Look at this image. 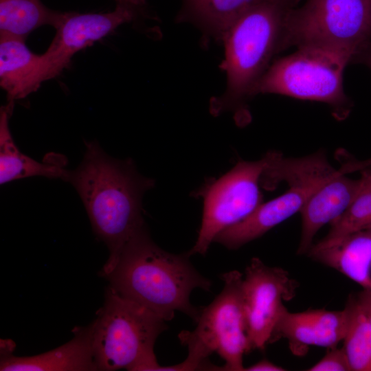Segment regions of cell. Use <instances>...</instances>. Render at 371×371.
Instances as JSON below:
<instances>
[{
    "label": "cell",
    "instance_id": "obj_8",
    "mask_svg": "<svg viewBox=\"0 0 371 371\" xmlns=\"http://www.w3.org/2000/svg\"><path fill=\"white\" fill-rule=\"evenodd\" d=\"M269 153L257 161H239L202 190L203 212L196 241L190 254L205 255L216 236L247 218L261 203L260 186Z\"/></svg>",
    "mask_w": 371,
    "mask_h": 371
},
{
    "label": "cell",
    "instance_id": "obj_13",
    "mask_svg": "<svg viewBox=\"0 0 371 371\" xmlns=\"http://www.w3.org/2000/svg\"><path fill=\"white\" fill-rule=\"evenodd\" d=\"M359 185V179L348 177L339 168L308 196L300 211L302 229L297 254H307L318 231L347 210Z\"/></svg>",
    "mask_w": 371,
    "mask_h": 371
},
{
    "label": "cell",
    "instance_id": "obj_27",
    "mask_svg": "<svg viewBox=\"0 0 371 371\" xmlns=\"http://www.w3.org/2000/svg\"><path fill=\"white\" fill-rule=\"evenodd\" d=\"M358 56L362 58L364 63L371 69V41L357 57Z\"/></svg>",
    "mask_w": 371,
    "mask_h": 371
},
{
    "label": "cell",
    "instance_id": "obj_10",
    "mask_svg": "<svg viewBox=\"0 0 371 371\" xmlns=\"http://www.w3.org/2000/svg\"><path fill=\"white\" fill-rule=\"evenodd\" d=\"M146 14L137 8L120 3L116 4L113 11L104 13L65 12L51 44L43 54L47 80L68 67L78 51Z\"/></svg>",
    "mask_w": 371,
    "mask_h": 371
},
{
    "label": "cell",
    "instance_id": "obj_15",
    "mask_svg": "<svg viewBox=\"0 0 371 371\" xmlns=\"http://www.w3.org/2000/svg\"><path fill=\"white\" fill-rule=\"evenodd\" d=\"M25 41L0 36V85L8 102L27 97L47 80L43 54L33 53Z\"/></svg>",
    "mask_w": 371,
    "mask_h": 371
},
{
    "label": "cell",
    "instance_id": "obj_7",
    "mask_svg": "<svg viewBox=\"0 0 371 371\" xmlns=\"http://www.w3.org/2000/svg\"><path fill=\"white\" fill-rule=\"evenodd\" d=\"M371 41L370 0H307L287 14L280 52L313 45L355 58Z\"/></svg>",
    "mask_w": 371,
    "mask_h": 371
},
{
    "label": "cell",
    "instance_id": "obj_24",
    "mask_svg": "<svg viewBox=\"0 0 371 371\" xmlns=\"http://www.w3.org/2000/svg\"><path fill=\"white\" fill-rule=\"evenodd\" d=\"M247 371H284L285 368L279 366L267 359H262L257 363L245 368Z\"/></svg>",
    "mask_w": 371,
    "mask_h": 371
},
{
    "label": "cell",
    "instance_id": "obj_20",
    "mask_svg": "<svg viewBox=\"0 0 371 371\" xmlns=\"http://www.w3.org/2000/svg\"><path fill=\"white\" fill-rule=\"evenodd\" d=\"M345 307L348 324L343 339L352 371H371V319L356 296L349 297Z\"/></svg>",
    "mask_w": 371,
    "mask_h": 371
},
{
    "label": "cell",
    "instance_id": "obj_26",
    "mask_svg": "<svg viewBox=\"0 0 371 371\" xmlns=\"http://www.w3.org/2000/svg\"><path fill=\"white\" fill-rule=\"evenodd\" d=\"M116 4H125L135 7L141 10L146 12V0H115Z\"/></svg>",
    "mask_w": 371,
    "mask_h": 371
},
{
    "label": "cell",
    "instance_id": "obj_12",
    "mask_svg": "<svg viewBox=\"0 0 371 371\" xmlns=\"http://www.w3.org/2000/svg\"><path fill=\"white\" fill-rule=\"evenodd\" d=\"M74 337L48 352L30 357H16L10 340L1 341V371L97 370L93 355L92 324L73 330Z\"/></svg>",
    "mask_w": 371,
    "mask_h": 371
},
{
    "label": "cell",
    "instance_id": "obj_9",
    "mask_svg": "<svg viewBox=\"0 0 371 371\" xmlns=\"http://www.w3.org/2000/svg\"><path fill=\"white\" fill-rule=\"evenodd\" d=\"M298 286L289 272L269 267L259 258L247 266L242 289L247 334L251 350H265L284 307L295 297Z\"/></svg>",
    "mask_w": 371,
    "mask_h": 371
},
{
    "label": "cell",
    "instance_id": "obj_14",
    "mask_svg": "<svg viewBox=\"0 0 371 371\" xmlns=\"http://www.w3.org/2000/svg\"><path fill=\"white\" fill-rule=\"evenodd\" d=\"M319 187H289L283 194L262 203L244 220L223 230L216 236L214 242L227 249H236L258 238L300 212L308 196Z\"/></svg>",
    "mask_w": 371,
    "mask_h": 371
},
{
    "label": "cell",
    "instance_id": "obj_19",
    "mask_svg": "<svg viewBox=\"0 0 371 371\" xmlns=\"http://www.w3.org/2000/svg\"><path fill=\"white\" fill-rule=\"evenodd\" d=\"M64 12L48 8L41 0H0V36L25 41L43 25L56 29Z\"/></svg>",
    "mask_w": 371,
    "mask_h": 371
},
{
    "label": "cell",
    "instance_id": "obj_29",
    "mask_svg": "<svg viewBox=\"0 0 371 371\" xmlns=\"http://www.w3.org/2000/svg\"><path fill=\"white\" fill-rule=\"evenodd\" d=\"M295 1H298V0H295Z\"/></svg>",
    "mask_w": 371,
    "mask_h": 371
},
{
    "label": "cell",
    "instance_id": "obj_17",
    "mask_svg": "<svg viewBox=\"0 0 371 371\" xmlns=\"http://www.w3.org/2000/svg\"><path fill=\"white\" fill-rule=\"evenodd\" d=\"M12 110L13 103L8 102L0 111V183L34 176L65 180L68 170L63 155L52 154L51 157L39 162L19 150L9 127Z\"/></svg>",
    "mask_w": 371,
    "mask_h": 371
},
{
    "label": "cell",
    "instance_id": "obj_2",
    "mask_svg": "<svg viewBox=\"0 0 371 371\" xmlns=\"http://www.w3.org/2000/svg\"><path fill=\"white\" fill-rule=\"evenodd\" d=\"M189 251L167 252L151 239L146 226L124 246L113 270L104 277L121 296L148 308L168 322L180 311L194 322L199 309L190 302L195 289L209 291L210 281L190 261Z\"/></svg>",
    "mask_w": 371,
    "mask_h": 371
},
{
    "label": "cell",
    "instance_id": "obj_18",
    "mask_svg": "<svg viewBox=\"0 0 371 371\" xmlns=\"http://www.w3.org/2000/svg\"><path fill=\"white\" fill-rule=\"evenodd\" d=\"M259 0H181L176 21L194 25L205 38L218 43L232 25Z\"/></svg>",
    "mask_w": 371,
    "mask_h": 371
},
{
    "label": "cell",
    "instance_id": "obj_25",
    "mask_svg": "<svg viewBox=\"0 0 371 371\" xmlns=\"http://www.w3.org/2000/svg\"><path fill=\"white\" fill-rule=\"evenodd\" d=\"M357 297L371 319V291L363 290Z\"/></svg>",
    "mask_w": 371,
    "mask_h": 371
},
{
    "label": "cell",
    "instance_id": "obj_28",
    "mask_svg": "<svg viewBox=\"0 0 371 371\" xmlns=\"http://www.w3.org/2000/svg\"><path fill=\"white\" fill-rule=\"evenodd\" d=\"M370 3H371V0H370Z\"/></svg>",
    "mask_w": 371,
    "mask_h": 371
},
{
    "label": "cell",
    "instance_id": "obj_3",
    "mask_svg": "<svg viewBox=\"0 0 371 371\" xmlns=\"http://www.w3.org/2000/svg\"><path fill=\"white\" fill-rule=\"evenodd\" d=\"M295 0H259L228 30L221 43L226 74L224 93L210 102V111L218 115L227 111L247 112L248 102L256 95L257 86L280 52L286 18L295 7Z\"/></svg>",
    "mask_w": 371,
    "mask_h": 371
},
{
    "label": "cell",
    "instance_id": "obj_16",
    "mask_svg": "<svg viewBox=\"0 0 371 371\" xmlns=\"http://www.w3.org/2000/svg\"><path fill=\"white\" fill-rule=\"evenodd\" d=\"M307 255L371 291V227L328 247H312Z\"/></svg>",
    "mask_w": 371,
    "mask_h": 371
},
{
    "label": "cell",
    "instance_id": "obj_22",
    "mask_svg": "<svg viewBox=\"0 0 371 371\" xmlns=\"http://www.w3.org/2000/svg\"><path fill=\"white\" fill-rule=\"evenodd\" d=\"M308 371H350L348 357L343 347L328 348L324 356Z\"/></svg>",
    "mask_w": 371,
    "mask_h": 371
},
{
    "label": "cell",
    "instance_id": "obj_1",
    "mask_svg": "<svg viewBox=\"0 0 371 371\" xmlns=\"http://www.w3.org/2000/svg\"><path fill=\"white\" fill-rule=\"evenodd\" d=\"M84 158L65 181L78 193L96 236L107 247L109 256L101 274L114 268L126 243L146 227L142 201L154 180L141 175L131 159L108 155L96 142H86Z\"/></svg>",
    "mask_w": 371,
    "mask_h": 371
},
{
    "label": "cell",
    "instance_id": "obj_21",
    "mask_svg": "<svg viewBox=\"0 0 371 371\" xmlns=\"http://www.w3.org/2000/svg\"><path fill=\"white\" fill-rule=\"evenodd\" d=\"M360 172L359 188L350 205L330 223V229L325 237L312 247H328L348 235L371 227V169L362 170Z\"/></svg>",
    "mask_w": 371,
    "mask_h": 371
},
{
    "label": "cell",
    "instance_id": "obj_6",
    "mask_svg": "<svg viewBox=\"0 0 371 371\" xmlns=\"http://www.w3.org/2000/svg\"><path fill=\"white\" fill-rule=\"evenodd\" d=\"M221 278V292L199 310L195 329L182 331L179 339L188 349L186 359L197 369L209 370L212 364L207 358L216 352L225 363L221 370L242 371L243 356L251 350L243 304V275L233 270Z\"/></svg>",
    "mask_w": 371,
    "mask_h": 371
},
{
    "label": "cell",
    "instance_id": "obj_5",
    "mask_svg": "<svg viewBox=\"0 0 371 371\" xmlns=\"http://www.w3.org/2000/svg\"><path fill=\"white\" fill-rule=\"evenodd\" d=\"M353 56L329 48L306 45L273 60L259 82L256 95L272 93L328 104L345 118L352 104L344 92L343 75Z\"/></svg>",
    "mask_w": 371,
    "mask_h": 371
},
{
    "label": "cell",
    "instance_id": "obj_11",
    "mask_svg": "<svg viewBox=\"0 0 371 371\" xmlns=\"http://www.w3.org/2000/svg\"><path fill=\"white\" fill-rule=\"evenodd\" d=\"M347 324L346 307L341 311L322 308L291 313L284 306L275 326L271 344L286 339L291 352L302 356L310 346L326 348L337 346L344 339Z\"/></svg>",
    "mask_w": 371,
    "mask_h": 371
},
{
    "label": "cell",
    "instance_id": "obj_4",
    "mask_svg": "<svg viewBox=\"0 0 371 371\" xmlns=\"http://www.w3.org/2000/svg\"><path fill=\"white\" fill-rule=\"evenodd\" d=\"M166 321L144 306L125 298L109 286L92 324L91 344L97 370L157 371L154 352Z\"/></svg>",
    "mask_w": 371,
    "mask_h": 371
},
{
    "label": "cell",
    "instance_id": "obj_23",
    "mask_svg": "<svg viewBox=\"0 0 371 371\" xmlns=\"http://www.w3.org/2000/svg\"><path fill=\"white\" fill-rule=\"evenodd\" d=\"M339 158H341L339 168L346 175L357 170L371 169V157L361 161L347 156V153H341Z\"/></svg>",
    "mask_w": 371,
    "mask_h": 371
}]
</instances>
